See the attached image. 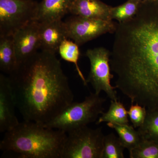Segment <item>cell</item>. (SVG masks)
<instances>
[{
  "label": "cell",
  "instance_id": "cell-12",
  "mask_svg": "<svg viewBox=\"0 0 158 158\" xmlns=\"http://www.w3.org/2000/svg\"><path fill=\"white\" fill-rule=\"evenodd\" d=\"M111 8L100 0H73L69 13L88 18L113 20L110 16Z\"/></svg>",
  "mask_w": 158,
  "mask_h": 158
},
{
  "label": "cell",
  "instance_id": "cell-21",
  "mask_svg": "<svg viewBox=\"0 0 158 158\" xmlns=\"http://www.w3.org/2000/svg\"><path fill=\"white\" fill-rule=\"evenodd\" d=\"M131 158H158V143L142 139L138 147L129 152Z\"/></svg>",
  "mask_w": 158,
  "mask_h": 158
},
{
  "label": "cell",
  "instance_id": "cell-6",
  "mask_svg": "<svg viewBox=\"0 0 158 158\" xmlns=\"http://www.w3.org/2000/svg\"><path fill=\"white\" fill-rule=\"evenodd\" d=\"M39 3L34 0H0V36H11L34 20Z\"/></svg>",
  "mask_w": 158,
  "mask_h": 158
},
{
  "label": "cell",
  "instance_id": "cell-3",
  "mask_svg": "<svg viewBox=\"0 0 158 158\" xmlns=\"http://www.w3.org/2000/svg\"><path fill=\"white\" fill-rule=\"evenodd\" d=\"M67 133L24 120L5 132L0 149L23 158H61Z\"/></svg>",
  "mask_w": 158,
  "mask_h": 158
},
{
  "label": "cell",
  "instance_id": "cell-23",
  "mask_svg": "<svg viewBox=\"0 0 158 158\" xmlns=\"http://www.w3.org/2000/svg\"><path fill=\"white\" fill-rule=\"evenodd\" d=\"M139 1L141 2V4H143L151 2L152 0H139Z\"/></svg>",
  "mask_w": 158,
  "mask_h": 158
},
{
  "label": "cell",
  "instance_id": "cell-4",
  "mask_svg": "<svg viewBox=\"0 0 158 158\" xmlns=\"http://www.w3.org/2000/svg\"><path fill=\"white\" fill-rule=\"evenodd\" d=\"M106 99L100 94L90 93L81 102H73L46 124V127L68 133L76 129L88 126L97 120L99 115L103 113Z\"/></svg>",
  "mask_w": 158,
  "mask_h": 158
},
{
  "label": "cell",
  "instance_id": "cell-1",
  "mask_svg": "<svg viewBox=\"0 0 158 158\" xmlns=\"http://www.w3.org/2000/svg\"><path fill=\"white\" fill-rule=\"evenodd\" d=\"M115 86L131 103L158 110V3L141 5L135 17L117 24L110 57Z\"/></svg>",
  "mask_w": 158,
  "mask_h": 158
},
{
  "label": "cell",
  "instance_id": "cell-24",
  "mask_svg": "<svg viewBox=\"0 0 158 158\" xmlns=\"http://www.w3.org/2000/svg\"><path fill=\"white\" fill-rule=\"evenodd\" d=\"M152 2H158V0H152Z\"/></svg>",
  "mask_w": 158,
  "mask_h": 158
},
{
  "label": "cell",
  "instance_id": "cell-7",
  "mask_svg": "<svg viewBox=\"0 0 158 158\" xmlns=\"http://www.w3.org/2000/svg\"><path fill=\"white\" fill-rule=\"evenodd\" d=\"M86 56L90 63V70L87 83H90L94 90V93L100 94L104 91L111 100H118L117 89L112 86L111 80L114 75L111 73L110 57L111 52L104 47L88 49Z\"/></svg>",
  "mask_w": 158,
  "mask_h": 158
},
{
  "label": "cell",
  "instance_id": "cell-16",
  "mask_svg": "<svg viewBox=\"0 0 158 158\" xmlns=\"http://www.w3.org/2000/svg\"><path fill=\"white\" fill-rule=\"evenodd\" d=\"M69 39L68 38L62 41L59 46L58 52L63 60L74 64L77 73L83 84L87 86V79H85L78 63L81 54L79 46L73 40Z\"/></svg>",
  "mask_w": 158,
  "mask_h": 158
},
{
  "label": "cell",
  "instance_id": "cell-19",
  "mask_svg": "<svg viewBox=\"0 0 158 158\" xmlns=\"http://www.w3.org/2000/svg\"><path fill=\"white\" fill-rule=\"evenodd\" d=\"M138 131L143 139L158 143V110H147L145 121Z\"/></svg>",
  "mask_w": 158,
  "mask_h": 158
},
{
  "label": "cell",
  "instance_id": "cell-15",
  "mask_svg": "<svg viewBox=\"0 0 158 158\" xmlns=\"http://www.w3.org/2000/svg\"><path fill=\"white\" fill-rule=\"evenodd\" d=\"M107 125L109 127L115 130L122 144L129 152L138 147L143 139L138 130L136 131L134 127L129 124L123 125L107 123Z\"/></svg>",
  "mask_w": 158,
  "mask_h": 158
},
{
  "label": "cell",
  "instance_id": "cell-5",
  "mask_svg": "<svg viewBox=\"0 0 158 158\" xmlns=\"http://www.w3.org/2000/svg\"><path fill=\"white\" fill-rule=\"evenodd\" d=\"M105 135L102 127L88 126L67 133L61 158H102Z\"/></svg>",
  "mask_w": 158,
  "mask_h": 158
},
{
  "label": "cell",
  "instance_id": "cell-17",
  "mask_svg": "<svg viewBox=\"0 0 158 158\" xmlns=\"http://www.w3.org/2000/svg\"><path fill=\"white\" fill-rule=\"evenodd\" d=\"M110 108L106 113L103 112L96 121V124L103 122L113 123L123 125L129 124L128 110L120 101L111 100Z\"/></svg>",
  "mask_w": 158,
  "mask_h": 158
},
{
  "label": "cell",
  "instance_id": "cell-9",
  "mask_svg": "<svg viewBox=\"0 0 158 158\" xmlns=\"http://www.w3.org/2000/svg\"><path fill=\"white\" fill-rule=\"evenodd\" d=\"M39 27V23L32 21L12 35L18 65L36 53L40 48Z\"/></svg>",
  "mask_w": 158,
  "mask_h": 158
},
{
  "label": "cell",
  "instance_id": "cell-8",
  "mask_svg": "<svg viewBox=\"0 0 158 158\" xmlns=\"http://www.w3.org/2000/svg\"><path fill=\"white\" fill-rule=\"evenodd\" d=\"M64 22L69 39L79 46L107 33L114 34L118 24L113 20L73 15Z\"/></svg>",
  "mask_w": 158,
  "mask_h": 158
},
{
  "label": "cell",
  "instance_id": "cell-11",
  "mask_svg": "<svg viewBox=\"0 0 158 158\" xmlns=\"http://www.w3.org/2000/svg\"><path fill=\"white\" fill-rule=\"evenodd\" d=\"M39 24L40 48L56 54L62 41L68 38L65 22L58 20Z\"/></svg>",
  "mask_w": 158,
  "mask_h": 158
},
{
  "label": "cell",
  "instance_id": "cell-20",
  "mask_svg": "<svg viewBox=\"0 0 158 158\" xmlns=\"http://www.w3.org/2000/svg\"><path fill=\"white\" fill-rule=\"evenodd\" d=\"M124 146L118 137L113 133L105 135L102 158H124Z\"/></svg>",
  "mask_w": 158,
  "mask_h": 158
},
{
  "label": "cell",
  "instance_id": "cell-18",
  "mask_svg": "<svg viewBox=\"0 0 158 158\" xmlns=\"http://www.w3.org/2000/svg\"><path fill=\"white\" fill-rule=\"evenodd\" d=\"M142 5L139 0H128L125 3L116 7H111V19H115L118 23L127 21L135 17Z\"/></svg>",
  "mask_w": 158,
  "mask_h": 158
},
{
  "label": "cell",
  "instance_id": "cell-14",
  "mask_svg": "<svg viewBox=\"0 0 158 158\" xmlns=\"http://www.w3.org/2000/svg\"><path fill=\"white\" fill-rule=\"evenodd\" d=\"M17 57L11 36H0V69L2 72L11 74L16 68Z\"/></svg>",
  "mask_w": 158,
  "mask_h": 158
},
{
  "label": "cell",
  "instance_id": "cell-13",
  "mask_svg": "<svg viewBox=\"0 0 158 158\" xmlns=\"http://www.w3.org/2000/svg\"><path fill=\"white\" fill-rule=\"evenodd\" d=\"M73 0H42L38 5L34 20L39 23L62 20L69 13Z\"/></svg>",
  "mask_w": 158,
  "mask_h": 158
},
{
  "label": "cell",
  "instance_id": "cell-22",
  "mask_svg": "<svg viewBox=\"0 0 158 158\" xmlns=\"http://www.w3.org/2000/svg\"><path fill=\"white\" fill-rule=\"evenodd\" d=\"M147 114L146 108L137 103H131L128 110V116L135 128L140 127L143 124Z\"/></svg>",
  "mask_w": 158,
  "mask_h": 158
},
{
  "label": "cell",
  "instance_id": "cell-10",
  "mask_svg": "<svg viewBox=\"0 0 158 158\" xmlns=\"http://www.w3.org/2000/svg\"><path fill=\"white\" fill-rule=\"evenodd\" d=\"M16 107L9 76L0 74V132H6L19 123L15 113Z\"/></svg>",
  "mask_w": 158,
  "mask_h": 158
},
{
  "label": "cell",
  "instance_id": "cell-2",
  "mask_svg": "<svg viewBox=\"0 0 158 158\" xmlns=\"http://www.w3.org/2000/svg\"><path fill=\"white\" fill-rule=\"evenodd\" d=\"M9 77L24 120L46 124L73 102L68 78L56 54L37 52Z\"/></svg>",
  "mask_w": 158,
  "mask_h": 158
}]
</instances>
